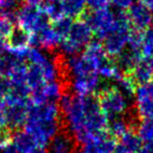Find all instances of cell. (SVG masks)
<instances>
[{
	"label": "cell",
	"instance_id": "obj_10",
	"mask_svg": "<svg viewBox=\"0 0 153 153\" xmlns=\"http://www.w3.org/2000/svg\"><path fill=\"white\" fill-rule=\"evenodd\" d=\"M128 19L133 31L144 32L151 26L153 14L141 2H135L127 11Z\"/></svg>",
	"mask_w": 153,
	"mask_h": 153
},
{
	"label": "cell",
	"instance_id": "obj_23",
	"mask_svg": "<svg viewBox=\"0 0 153 153\" xmlns=\"http://www.w3.org/2000/svg\"><path fill=\"white\" fill-rule=\"evenodd\" d=\"M111 3L116 8V10L127 12L132 4L135 3V0H111Z\"/></svg>",
	"mask_w": 153,
	"mask_h": 153
},
{
	"label": "cell",
	"instance_id": "obj_18",
	"mask_svg": "<svg viewBox=\"0 0 153 153\" xmlns=\"http://www.w3.org/2000/svg\"><path fill=\"white\" fill-rule=\"evenodd\" d=\"M73 22H74V20L69 18V17H62L59 20L53 22L52 27L55 31V33L57 34V36L59 37V39H61V41L67 37L68 33L70 32Z\"/></svg>",
	"mask_w": 153,
	"mask_h": 153
},
{
	"label": "cell",
	"instance_id": "obj_16",
	"mask_svg": "<svg viewBox=\"0 0 153 153\" xmlns=\"http://www.w3.org/2000/svg\"><path fill=\"white\" fill-rule=\"evenodd\" d=\"M118 143L128 153H139L143 147V141L134 130H128L118 141Z\"/></svg>",
	"mask_w": 153,
	"mask_h": 153
},
{
	"label": "cell",
	"instance_id": "obj_1",
	"mask_svg": "<svg viewBox=\"0 0 153 153\" xmlns=\"http://www.w3.org/2000/svg\"><path fill=\"white\" fill-rule=\"evenodd\" d=\"M64 128L62 115L56 104H32L27 112L24 130L46 147L51 139Z\"/></svg>",
	"mask_w": 153,
	"mask_h": 153
},
{
	"label": "cell",
	"instance_id": "obj_13",
	"mask_svg": "<svg viewBox=\"0 0 153 153\" xmlns=\"http://www.w3.org/2000/svg\"><path fill=\"white\" fill-rule=\"evenodd\" d=\"M126 76L132 80L137 87L150 83L153 77V58H142L132 72Z\"/></svg>",
	"mask_w": 153,
	"mask_h": 153
},
{
	"label": "cell",
	"instance_id": "obj_19",
	"mask_svg": "<svg viewBox=\"0 0 153 153\" xmlns=\"http://www.w3.org/2000/svg\"><path fill=\"white\" fill-rule=\"evenodd\" d=\"M140 139L147 143L153 139V120H142L137 129Z\"/></svg>",
	"mask_w": 153,
	"mask_h": 153
},
{
	"label": "cell",
	"instance_id": "obj_5",
	"mask_svg": "<svg viewBox=\"0 0 153 153\" xmlns=\"http://www.w3.org/2000/svg\"><path fill=\"white\" fill-rule=\"evenodd\" d=\"M18 23L29 34H33L50 26V19L42 6L24 4L19 8Z\"/></svg>",
	"mask_w": 153,
	"mask_h": 153
},
{
	"label": "cell",
	"instance_id": "obj_27",
	"mask_svg": "<svg viewBox=\"0 0 153 153\" xmlns=\"http://www.w3.org/2000/svg\"><path fill=\"white\" fill-rule=\"evenodd\" d=\"M73 153H85V152H83V150H78V149H76Z\"/></svg>",
	"mask_w": 153,
	"mask_h": 153
},
{
	"label": "cell",
	"instance_id": "obj_28",
	"mask_svg": "<svg viewBox=\"0 0 153 153\" xmlns=\"http://www.w3.org/2000/svg\"><path fill=\"white\" fill-rule=\"evenodd\" d=\"M150 84L153 86V77H152V79H151V81H150Z\"/></svg>",
	"mask_w": 153,
	"mask_h": 153
},
{
	"label": "cell",
	"instance_id": "obj_4",
	"mask_svg": "<svg viewBox=\"0 0 153 153\" xmlns=\"http://www.w3.org/2000/svg\"><path fill=\"white\" fill-rule=\"evenodd\" d=\"M93 32L83 19L74 20L66 38L59 42V48L64 57L79 55L92 41Z\"/></svg>",
	"mask_w": 153,
	"mask_h": 153
},
{
	"label": "cell",
	"instance_id": "obj_20",
	"mask_svg": "<svg viewBox=\"0 0 153 153\" xmlns=\"http://www.w3.org/2000/svg\"><path fill=\"white\" fill-rule=\"evenodd\" d=\"M12 88V81L10 78L0 76V105L2 106L4 100L7 98Z\"/></svg>",
	"mask_w": 153,
	"mask_h": 153
},
{
	"label": "cell",
	"instance_id": "obj_3",
	"mask_svg": "<svg viewBox=\"0 0 153 153\" xmlns=\"http://www.w3.org/2000/svg\"><path fill=\"white\" fill-rule=\"evenodd\" d=\"M95 96L107 121L123 116L128 110L135 107V99L125 96L115 84L108 81H104L102 86L100 84Z\"/></svg>",
	"mask_w": 153,
	"mask_h": 153
},
{
	"label": "cell",
	"instance_id": "obj_15",
	"mask_svg": "<svg viewBox=\"0 0 153 153\" xmlns=\"http://www.w3.org/2000/svg\"><path fill=\"white\" fill-rule=\"evenodd\" d=\"M62 12L64 17L71 19H80L87 12L85 0H59Z\"/></svg>",
	"mask_w": 153,
	"mask_h": 153
},
{
	"label": "cell",
	"instance_id": "obj_17",
	"mask_svg": "<svg viewBox=\"0 0 153 153\" xmlns=\"http://www.w3.org/2000/svg\"><path fill=\"white\" fill-rule=\"evenodd\" d=\"M141 55L143 58H153V27L142 32Z\"/></svg>",
	"mask_w": 153,
	"mask_h": 153
},
{
	"label": "cell",
	"instance_id": "obj_21",
	"mask_svg": "<svg viewBox=\"0 0 153 153\" xmlns=\"http://www.w3.org/2000/svg\"><path fill=\"white\" fill-rule=\"evenodd\" d=\"M87 8L90 11H97L101 8H109L111 0H85Z\"/></svg>",
	"mask_w": 153,
	"mask_h": 153
},
{
	"label": "cell",
	"instance_id": "obj_2",
	"mask_svg": "<svg viewBox=\"0 0 153 153\" xmlns=\"http://www.w3.org/2000/svg\"><path fill=\"white\" fill-rule=\"evenodd\" d=\"M80 19H83L89 24L93 35L96 36L99 41H103L121 25L129 23L127 12L111 10L109 8L85 12Z\"/></svg>",
	"mask_w": 153,
	"mask_h": 153
},
{
	"label": "cell",
	"instance_id": "obj_6",
	"mask_svg": "<svg viewBox=\"0 0 153 153\" xmlns=\"http://www.w3.org/2000/svg\"><path fill=\"white\" fill-rule=\"evenodd\" d=\"M131 32L132 27L130 23H126L121 25L119 29L113 32L102 41L103 47L109 58L115 59L126 48Z\"/></svg>",
	"mask_w": 153,
	"mask_h": 153
},
{
	"label": "cell",
	"instance_id": "obj_25",
	"mask_svg": "<svg viewBox=\"0 0 153 153\" xmlns=\"http://www.w3.org/2000/svg\"><path fill=\"white\" fill-rule=\"evenodd\" d=\"M7 49V45H6V41L5 39L0 38V56L4 53V51Z\"/></svg>",
	"mask_w": 153,
	"mask_h": 153
},
{
	"label": "cell",
	"instance_id": "obj_14",
	"mask_svg": "<svg viewBox=\"0 0 153 153\" xmlns=\"http://www.w3.org/2000/svg\"><path fill=\"white\" fill-rule=\"evenodd\" d=\"M29 40H30V34L20 25H14L10 34L5 39L7 48L14 50H22L27 48L29 45Z\"/></svg>",
	"mask_w": 153,
	"mask_h": 153
},
{
	"label": "cell",
	"instance_id": "obj_11",
	"mask_svg": "<svg viewBox=\"0 0 153 153\" xmlns=\"http://www.w3.org/2000/svg\"><path fill=\"white\" fill-rule=\"evenodd\" d=\"M59 42H61V39L53 29L52 25H50L40 32L30 34L29 45L36 48L44 47L47 49H52L59 46Z\"/></svg>",
	"mask_w": 153,
	"mask_h": 153
},
{
	"label": "cell",
	"instance_id": "obj_22",
	"mask_svg": "<svg viewBox=\"0 0 153 153\" xmlns=\"http://www.w3.org/2000/svg\"><path fill=\"white\" fill-rule=\"evenodd\" d=\"M14 24L10 23V21H7L6 19H3L0 17V38L6 39L8 37V35L12 32Z\"/></svg>",
	"mask_w": 153,
	"mask_h": 153
},
{
	"label": "cell",
	"instance_id": "obj_8",
	"mask_svg": "<svg viewBox=\"0 0 153 153\" xmlns=\"http://www.w3.org/2000/svg\"><path fill=\"white\" fill-rule=\"evenodd\" d=\"M135 107L142 120H153V86L150 83L137 87Z\"/></svg>",
	"mask_w": 153,
	"mask_h": 153
},
{
	"label": "cell",
	"instance_id": "obj_7",
	"mask_svg": "<svg viewBox=\"0 0 153 153\" xmlns=\"http://www.w3.org/2000/svg\"><path fill=\"white\" fill-rule=\"evenodd\" d=\"M31 105V104H30ZM30 105L24 104H8L2 105L4 118V126L16 132L24 127L27 120V112Z\"/></svg>",
	"mask_w": 153,
	"mask_h": 153
},
{
	"label": "cell",
	"instance_id": "obj_12",
	"mask_svg": "<svg viewBox=\"0 0 153 153\" xmlns=\"http://www.w3.org/2000/svg\"><path fill=\"white\" fill-rule=\"evenodd\" d=\"M118 141L114 139L107 131L93 139L83 146L85 153H114Z\"/></svg>",
	"mask_w": 153,
	"mask_h": 153
},
{
	"label": "cell",
	"instance_id": "obj_26",
	"mask_svg": "<svg viewBox=\"0 0 153 153\" xmlns=\"http://www.w3.org/2000/svg\"><path fill=\"white\" fill-rule=\"evenodd\" d=\"M4 126V118H3V111H2V106L0 105V128Z\"/></svg>",
	"mask_w": 153,
	"mask_h": 153
},
{
	"label": "cell",
	"instance_id": "obj_9",
	"mask_svg": "<svg viewBox=\"0 0 153 153\" xmlns=\"http://www.w3.org/2000/svg\"><path fill=\"white\" fill-rule=\"evenodd\" d=\"M77 142L70 131L62 128L46 146V153H73L77 149Z\"/></svg>",
	"mask_w": 153,
	"mask_h": 153
},
{
	"label": "cell",
	"instance_id": "obj_24",
	"mask_svg": "<svg viewBox=\"0 0 153 153\" xmlns=\"http://www.w3.org/2000/svg\"><path fill=\"white\" fill-rule=\"evenodd\" d=\"M140 2H141L142 4H144V5L153 14V0H140Z\"/></svg>",
	"mask_w": 153,
	"mask_h": 153
}]
</instances>
